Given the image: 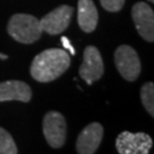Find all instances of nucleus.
<instances>
[{"label":"nucleus","instance_id":"4468645a","mask_svg":"<svg viewBox=\"0 0 154 154\" xmlns=\"http://www.w3.org/2000/svg\"><path fill=\"white\" fill-rule=\"evenodd\" d=\"M99 1L105 11H111V13L121 11L125 5V0H99Z\"/></svg>","mask_w":154,"mask_h":154},{"label":"nucleus","instance_id":"9d476101","mask_svg":"<svg viewBox=\"0 0 154 154\" xmlns=\"http://www.w3.org/2000/svg\"><path fill=\"white\" fill-rule=\"evenodd\" d=\"M31 97L32 93L28 83L18 80H9L0 83V102L20 100L28 103L31 100Z\"/></svg>","mask_w":154,"mask_h":154},{"label":"nucleus","instance_id":"0eeeda50","mask_svg":"<svg viewBox=\"0 0 154 154\" xmlns=\"http://www.w3.org/2000/svg\"><path fill=\"white\" fill-rule=\"evenodd\" d=\"M73 7L67 5H62L55 8L54 11L48 13L40 20V25L42 31H46L49 34H58L65 31L67 26L70 25L72 14H73Z\"/></svg>","mask_w":154,"mask_h":154},{"label":"nucleus","instance_id":"ddd939ff","mask_svg":"<svg viewBox=\"0 0 154 154\" xmlns=\"http://www.w3.org/2000/svg\"><path fill=\"white\" fill-rule=\"evenodd\" d=\"M17 146L9 132L0 127V154H16Z\"/></svg>","mask_w":154,"mask_h":154},{"label":"nucleus","instance_id":"423d86ee","mask_svg":"<svg viewBox=\"0 0 154 154\" xmlns=\"http://www.w3.org/2000/svg\"><path fill=\"white\" fill-rule=\"evenodd\" d=\"M103 73L104 64L99 50L94 46L86 47L83 51V62L79 69L80 77L88 85H91L95 81L99 80Z\"/></svg>","mask_w":154,"mask_h":154},{"label":"nucleus","instance_id":"f257e3e1","mask_svg":"<svg viewBox=\"0 0 154 154\" xmlns=\"http://www.w3.org/2000/svg\"><path fill=\"white\" fill-rule=\"evenodd\" d=\"M71 57L67 51L58 48H51L41 51L34 57L30 73L39 82H50L62 75L69 69Z\"/></svg>","mask_w":154,"mask_h":154},{"label":"nucleus","instance_id":"9b49d317","mask_svg":"<svg viewBox=\"0 0 154 154\" xmlns=\"http://www.w3.org/2000/svg\"><path fill=\"white\" fill-rule=\"evenodd\" d=\"M98 22V13L93 0L78 1V23L82 31L90 33L95 31Z\"/></svg>","mask_w":154,"mask_h":154},{"label":"nucleus","instance_id":"f8f14e48","mask_svg":"<svg viewBox=\"0 0 154 154\" xmlns=\"http://www.w3.org/2000/svg\"><path fill=\"white\" fill-rule=\"evenodd\" d=\"M140 98L145 110L151 116H154V85L153 82H146L140 89Z\"/></svg>","mask_w":154,"mask_h":154},{"label":"nucleus","instance_id":"6e6552de","mask_svg":"<svg viewBox=\"0 0 154 154\" xmlns=\"http://www.w3.org/2000/svg\"><path fill=\"white\" fill-rule=\"evenodd\" d=\"M132 20L139 35L149 42L154 41V13L149 4L137 2L131 9Z\"/></svg>","mask_w":154,"mask_h":154},{"label":"nucleus","instance_id":"1a4fd4ad","mask_svg":"<svg viewBox=\"0 0 154 154\" xmlns=\"http://www.w3.org/2000/svg\"><path fill=\"white\" fill-rule=\"evenodd\" d=\"M104 134L103 126L98 122H93L80 132L77 139V152L79 154H94L102 142Z\"/></svg>","mask_w":154,"mask_h":154},{"label":"nucleus","instance_id":"f03ea898","mask_svg":"<svg viewBox=\"0 0 154 154\" xmlns=\"http://www.w3.org/2000/svg\"><path fill=\"white\" fill-rule=\"evenodd\" d=\"M8 33L22 44H32L41 37L42 29L37 17L29 14H15L8 22Z\"/></svg>","mask_w":154,"mask_h":154},{"label":"nucleus","instance_id":"f3484780","mask_svg":"<svg viewBox=\"0 0 154 154\" xmlns=\"http://www.w3.org/2000/svg\"><path fill=\"white\" fill-rule=\"evenodd\" d=\"M149 2H153L154 0H149Z\"/></svg>","mask_w":154,"mask_h":154},{"label":"nucleus","instance_id":"39448f33","mask_svg":"<svg viewBox=\"0 0 154 154\" xmlns=\"http://www.w3.org/2000/svg\"><path fill=\"white\" fill-rule=\"evenodd\" d=\"M44 135L51 147L60 149L66 139V121L65 118L56 111H50L46 113L44 118Z\"/></svg>","mask_w":154,"mask_h":154},{"label":"nucleus","instance_id":"7ed1b4c3","mask_svg":"<svg viewBox=\"0 0 154 154\" xmlns=\"http://www.w3.org/2000/svg\"><path fill=\"white\" fill-rule=\"evenodd\" d=\"M114 63L119 73L128 81H135L140 74V61L136 50L130 46L122 45L114 53Z\"/></svg>","mask_w":154,"mask_h":154},{"label":"nucleus","instance_id":"2eb2a0df","mask_svg":"<svg viewBox=\"0 0 154 154\" xmlns=\"http://www.w3.org/2000/svg\"><path fill=\"white\" fill-rule=\"evenodd\" d=\"M61 41H62L63 47H64L65 49L69 50L71 55H75V50H74V48H73V46L71 45V42H70V40H69V39L66 38V37H62Z\"/></svg>","mask_w":154,"mask_h":154},{"label":"nucleus","instance_id":"20e7f679","mask_svg":"<svg viewBox=\"0 0 154 154\" xmlns=\"http://www.w3.org/2000/svg\"><path fill=\"white\" fill-rule=\"evenodd\" d=\"M153 140L145 132L122 131L116 140L120 154H147L152 149Z\"/></svg>","mask_w":154,"mask_h":154},{"label":"nucleus","instance_id":"dca6fc26","mask_svg":"<svg viewBox=\"0 0 154 154\" xmlns=\"http://www.w3.org/2000/svg\"><path fill=\"white\" fill-rule=\"evenodd\" d=\"M7 58H8V56L5 55V54H1V53H0V60H7Z\"/></svg>","mask_w":154,"mask_h":154}]
</instances>
